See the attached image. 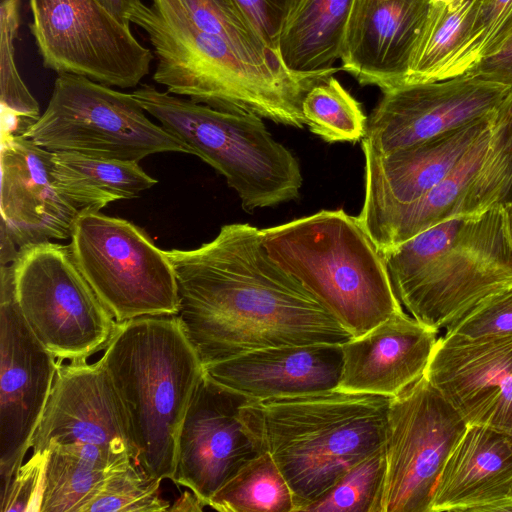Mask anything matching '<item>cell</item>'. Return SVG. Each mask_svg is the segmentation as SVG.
Listing matches in <instances>:
<instances>
[{
  "instance_id": "cell-1",
  "label": "cell",
  "mask_w": 512,
  "mask_h": 512,
  "mask_svg": "<svg viewBox=\"0 0 512 512\" xmlns=\"http://www.w3.org/2000/svg\"><path fill=\"white\" fill-rule=\"evenodd\" d=\"M166 254L177 280V316L203 366L264 348L353 338L272 260L257 227L227 224L198 248Z\"/></svg>"
},
{
  "instance_id": "cell-2",
  "label": "cell",
  "mask_w": 512,
  "mask_h": 512,
  "mask_svg": "<svg viewBox=\"0 0 512 512\" xmlns=\"http://www.w3.org/2000/svg\"><path fill=\"white\" fill-rule=\"evenodd\" d=\"M130 22L146 32L156 58L153 80L167 92L296 128L306 125L302 113L306 93L340 70L298 74L282 65L255 61L225 39L153 3L142 2Z\"/></svg>"
},
{
  "instance_id": "cell-3",
  "label": "cell",
  "mask_w": 512,
  "mask_h": 512,
  "mask_svg": "<svg viewBox=\"0 0 512 512\" xmlns=\"http://www.w3.org/2000/svg\"><path fill=\"white\" fill-rule=\"evenodd\" d=\"M101 361L127 414L134 463L171 480L179 430L204 374L179 317L118 322Z\"/></svg>"
},
{
  "instance_id": "cell-4",
  "label": "cell",
  "mask_w": 512,
  "mask_h": 512,
  "mask_svg": "<svg viewBox=\"0 0 512 512\" xmlns=\"http://www.w3.org/2000/svg\"><path fill=\"white\" fill-rule=\"evenodd\" d=\"M272 260L358 337L403 308L384 254L343 209L321 210L260 229Z\"/></svg>"
},
{
  "instance_id": "cell-5",
  "label": "cell",
  "mask_w": 512,
  "mask_h": 512,
  "mask_svg": "<svg viewBox=\"0 0 512 512\" xmlns=\"http://www.w3.org/2000/svg\"><path fill=\"white\" fill-rule=\"evenodd\" d=\"M391 399L335 389L260 401L266 448L290 486L294 512L384 446Z\"/></svg>"
},
{
  "instance_id": "cell-6",
  "label": "cell",
  "mask_w": 512,
  "mask_h": 512,
  "mask_svg": "<svg viewBox=\"0 0 512 512\" xmlns=\"http://www.w3.org/2000/svg\"><path fill=\"white\" fill-rule=\"evenodd\" d=\"M132 94L190 154L224 176L246 212L300 196V164L273 138L261 117L215 109L151 85Z\"/></svg>"
},
{
  "instance_id": "cell-7",
  "label": "cell",
  "mask_w": 512,
  "mask_h": 512,
  "mask_svg": "<svg viewBox=\"0 0 512 512\" xmlns=\"http://www.w3.org/2000/svg\"><path fill=\"white\" fill-rule=\"evenodd\" d=\"M146 113L132 93L60 73L46 109L23 136L51 152L123 161L139 162L163 152L190 154Z\"/></svg>"
},
{
  "instance_id": "cell-8",
  "label": "cell",
  "mask_w": 512,
  "mask_h": 512,
  "mask_svg": "<svg viewBox=\"0 0 512 512\" xmlns=\"http://www.w3.org/2000/svg\"><path fill=\"white\" fill-rule=\"evenodd\" d=\"M69 244L74 261L117 322L177 315L174 268L146 232L133 223L81 209Z\"/></svg>"
},
{
  "instance_id": "cell-9",
  "label": "cell",
  "mask_w": 512,
  "mask_h": 512,
  "mask_svg": "<svg viewBox=\"0 0 512 512\" xmlns=\"http://www.w3.org/2000/svg\"><path fill=\"white\" fill-rule=\"evenodd\" d=\"M11 264L20 312L57 360H86L107 347L118 322L82 275L69 245H29Z\"/></svg>"
},
{
  "instance_id": "cell-10",
  "label": "cell",
  "mask_w": 512,
  "mask_h": 512,
  "mask_svg": "<svg viewBox=\"0 0 512 512\" xmlns=\"http://www.w3.org/2000/svg\"><path fill=\"white\" fill-rule=\"evenodd\" d=\"M512 286V235L506 206L469 213L452 245L395 291L409 314L439 332Z\"/></svg>"
},
{
  "instance_id": "cell-11",
  "label": "cell",
  "mask_w": 512,
  "mask_h": 512,
  "mask_svg": "<svg viewBox=\"0 0 512 512\" xmlns=\"http://www.w3.org/2000/svg\"><path fill=\"white\" fill-rule=\"evenodd\" d=\"M29 25L44 67L107 86L136 87L153 53L98 0H29Z\"/></svg>"
},
{
  "instance_id": "cell-12",
  "label": "cell",
  "mask_w": 512,
  "mask_h": 512,
  "mask_svg": "<svg viewBox=\"0 0 512 512\" xmlns=\"http://www.w3.org/2000/svg\"><path fill=\"white\" fill-rule=\"evenodd\" d=\"M467 426L425 375L392 397L382 512H430L437 481Z\"/></svg>"
},
{
  "instance_id": "cell-13",
  "label": "cell",
  "mask_w": 512,
  "mask_h": 512,
  "mask_svg": "<svg viewBox=\"0 0 512 512\" xmlns=\"http://www.w3.org/2000/svg\"><path fill=\"white\" fill-rule=\"evenodd\" d=\"M266 451L260 401L217 383L204 371L179 430L171 480L208 506L226 482Z\"/></svg>"
},
{
  "instance_id": "cell-14",
  "label": "cell",
  "mask_w": 512,
  "mask_h": 512,
  "mask_svg": "<svg viewBox=\"0 0 512 512\" xmlns=\"http://www.w3.org/2000/svg\"><path fill=\"white\" fill-rule=\"evenodd\" d=\"M57 358L29 328L18 307L12 264L1 265V498L31 448L58 368Z\"/></svg>"
},
{
  "instance_id": "cell-15",
  "label": "cell",
  "mask_w": 512,
  "mask_h": 512,
  "mask_svg": "<svg viewBox=\"0 0 512 512\" xmlns=\"http://www.w3.org/2000/svg\"><path fill=\"white\" fill-rule=\"evenodd\" d=\"M511 83L475 73L383 91L368 120L362 150L386 155L493 113Z\"/></svg>"
},
{
  "instance_id": "cell-16",
  "label": "cell",
  "mask_w": 512,
  "mask_h": 512,
  "mask_svg": "<svg viewBox=\"0 0 512 512\" xmlns=\"http://www.w3.org/2000/svg\"><path fill=\"white\" fill-rule=\"evenodd\" d=\"M51 443L89 444L117 461H134L127 414L101 359L59 360L31 448L42 452Z\"/></svg>"
},
{
  "instance_id": "cell-17",
  "label": "cell",
  "mask_w": 512,
  "mask_h": 512,
  "mask_svg": "<svg viewBox=\"0 0 512 512\" xmlns=\"http://www.w3.org/2000/svg\"><path fill=\"white\" fill-rule=\"evenodd\" d=\"M425 376L468 424L512 433V334H444Z\"/></svg>"
},
{
  "instance_id": "cell-18",
  "label": "cell",
  "mask_w": 512,
  "mask_h": 512,
  "mask_svg": "<svg viewBox=\"0 0 512 512\" xmlns=\"http://www.w3.org/2000/svg\"><path fill=\"white\" fill-rule=\"evenodd\" d=\"M1 228L19 249L70 238L79 209L56 188L52 152L1 134Z\"/></svg>"
},
{
  "instance_id": "cell-19",
  "label": "cell",
  "mask_w": 512,
  "mask_h": 512,
  "mask_svg": "<svg viewBox=\"0 0 512 512\" xmlns=\"http://www.w3.org/2000/svg\"><path fill=\"white\" fill-rule=\"evenodd\" d=\"M491 114L386 155L363 150L365 194L358 218L367 232L439 183L489 127Z\"/></svg>"
},
{
  "instance_id": "cell-20",
  "label": "cell",
  "mask_w": 512,
  "mask_h": 512,
  "mask_svg": "<svg viewBox=\"0 0 512 512\" xmlns=\"http://www.w3.org/2000/svg\"><path fill=\"white\" fill-rule=\"evenodd\" d=\"M431 0H353L341 70L385 91L405 84Z\"/></svg>"
},
{
  "instance_id": "cell-21",
  "label": "cell",
  "mask_w": 512,
  "mask_h": 512,
  "mask_svg": "<svg viewBox=\"0 0 512 512\" xmlns=\"http://www.w3.org/2000/svg\"><path fill=\"white\" fill-rule=\"evenodd\" d=\"M342 344L315 343L254 350L204 366L217 383L257 401L335 390Z\"/></svg>"
},
{
  "instance_id": "cell-22",
  "label": "cell",
  "mask_w": 512,
  "mask_h": 512,
  "mask_svg": "<svg viewBox=\"0 0 512 512\" xmlns=\"http://www.w3.org/2000/svg\"><path fill=\"white\" fill-rule=\"evenodd\" d=\"M438 331L403 310L342 344L339 387L394 397L425 375Z\"/></svg>"
},
{
  "instance_id": "cell-23",
  "label": "cell",
  "mask_w": 512,
  "mask_h": 512,
  "mask_svg": "<svg viewBox=\"0 0 512 512\" xmlns=\"http://www.w3.org/2000/svg\"><path fill=\"white\" fill-rule=\"evenodd\" d=\"M512 512V433L468 424L435 486L430 512Z\"/></svg>"
},
{
  "instance_id": "cell-24",
  "label": "cell",
  "mask_w": 512,
  "mask_h": 512,
  "mask_svg": "<svg viewBox=\"0 0 512 512\" xmlns=\"http://www.w3.org/2000/svg\"><path fill=\"white\" fill-rule=\"evenodd\" d=\"M352 5L353 0H293L277 42L282 65L298 74L336 68Z\"/></svg>"
},
{
  "instance_id": "cell-25",
  "label": "cell",
  "mask_w": 512,
  "mask_h": 512,
  "mask_svg": "<svg viewBox=\"0 0 512 512\" xmlns=\"http://www.w3.org/2000/svg\"><path fill=\"white\" fill-rule=\"evenodd\" d=\"M489 136L490 125L439 183L418 199L393 211L368 231L382 253L462 213L464 196L483 161Z\"/></svg>"
},
{
  "instance_id": "cell-26",
  "label": "cell",
  "mask_w": 512,
  "mask_h": 512,
  "mask_svg": "<svg viewBox=\"0 0 512 512\" xmlns=\"http://www.w3.org/2000/svg\"><path fill=\"white\" fill-rule=\"evenodd\" d=\"M53 177L62 196L79 210L99 211L110 202L137 197L157 180L138 162L52 152Z\"/></svg>"
},
{
  "instance_id": "cell-27",
  "label": "cell",
  "mask_w": 512,
  "mask_h": 512,
  "mask_svg": "<svg viewBox=\"0 0 512 512\" xmlns=\"http://www.w3.org/2000/svg\"><path fill=\"white\" fill-rule=\"evenodd\" d=\"M46 450L48 459L40 512H79L116 468L132 461H117L89 444L51 443Z\"/></svg>"
},
{
  "instance_id": "cell-28",
  "label": "cell",
  "mask_w": 512,
  "mask_h": 512,
  "mask_svg": "<svg viewBox=\"0 0 512 512\" xmlns=\"http://www.w3.org/2000/svg\"><path fill=\"white\" fill-rule=\"evenodd\" d=\"M478 3L479 0H466L461 7L451 9L431 2L405 84L458 76V65L470 41Z\"/></svg>"
},
{
  "instance_id": "cell-29",
  "label": "cell",
  "mask_w": 512,
  "mask_h": 512,
  "mask_svg": "<svg viewBox=\"0 0 512 512\" xmlns=\"http://www.w3.org/2000/svg\"><path fill=\"white\" fill-rule=\"evenodd\" d=\"M208 506L222 512H294L290 486L268 451L226 482Z\"/></svg>"
},
{
  "instance_id": "cell-30",
  "label": "cell",
  "mask_w": 512,
  "mask_h": 512,
  "mask_svg": "<svg viewBox=\"0 0 512 512\" xmlns=\"http://www.w3.org/2000/svg\"><path fill=\"white\" fill-rule=\"evenodd\" d=\"M512 200V89L491 114L489 143L464 196L462 213Z\"/></svg>"
},
{
  "instance_id": "cell-31",
  "label": "cell",
  "mask_w": 512,
  "mask_h": 512,
  "mask_svg": "<svg viewBox=\"0 0 512 512\" xmlns=\"http://www.w3.org/2000/svg\"><path fill=\"white\" fill-rule=\"evenodd\" d=\"M152 3L183 16L205 32L225 39L255 61L282 65L278 54L264 42L234 0H152Z\"/></svg>"
},
{
  "instance_id": "cell-32",
  "label": "cell",
  "mask_w": 512,
  "mask_h": 512,
  "mask_svg": "<svg viewBox=\"0 0 512 512\" xmlns=\"http://www.w3.org/2000/svg\"><path fill=\"white\" fill-rule=\"evenodd\" d=\"M302 113L310 131L326 142L361 141L366 133L361 104L333 75L306 93Z\"/></svg>"
},
{
  "instance_id": "cell-33",
  "label": "cell",
  "mask_w": 512,
  "mask_h": 512,
  "mask_svg": "<svg viewBox=\"0 0 512 512\" xmlns=\"http://www.w3.org/2000/svg\"><path fill=\"white\" fill-rule=\"evenodd\" d=\"M18 0H2L0 7V101L2 128L23 134L39 116V105L22 80L15 61Z\"/></svg>"
},
{
  "instance_id": "cell-34",
  "label": "cell",
  "mask_w": 512,
  "mask_h": 512,
  "mask_svg": "<svg viewBox=\"0 0 512 512\" xmlns=\"http://www.w3.org/2000/svg\"><path fill=\"white\" fill-rule=\"evenodd\" d=\"M386 476L385 447L351 467L305 512H382Z\"/></svg>"
},
{
  "instance_id": "cell-35",
  "label": "cell",
  "mask_w": 512,
  "mask_h": 512,
  "mask_svg": "<svg viewBox=\"0 0 512 512\" xmlns=\"http://www.w3.org/2000/svg\"><path fill=\"white\" fill-rule=\"evenodd\" d=\"M162 480L129 461L116 468L85 501L79 512H165Z\"/></svg>"
},
{
  "instance_id": "cell-36",
  "label": "cell",
  "mask_w": 512,
  "mask_h": 512,
  "mask_svg": "<svg viewBox=\"0 0 512 512\" xmlns=\"http://www.w3.org/2000/svg\"><path fill=\"white\" fill-rule=\"evenodd\" d=\"M466 217L455 214L383 253L394 292L450 248Z\"/></svg>"
},
{
  "instance_id": "cell-37",
  "label": "cell",
  "mask_w": 512,
  "mask_h": 512,
  "mask_svg": "<svg viewBox=\"0 0 512 512\" xmlns=\"http://www.w3.org/2000/svg\"><path fill=\"white\" fill-rule=\"evenodd\" d=\"M445 330L446 335L469 339L512 334V286L487 298Z\"/></svg>"
},
{
  "instance_id": "cell-38",
  "label": "cell",
  "mask_w": 512,
  "mask_h": 512,
  "mask_svg": "<svg viewBox=\"0 0 512 512\" xmlns=\"http://www.w3.org/2000/svg\"><path fill=\"white\" fill-rule=\"evenodd\" d=\"M47 459L48 450L33 452L20 466L1 498V512H40Z\"/></svg>"
},
{
  "instance_id": "cell-39",
  "label": "cell",
  "mask_w": 512,
  "mask_h": 512,
  "mask_svg": "<svg viewBox=\"0 0 512 512\" xmlns=\"http://www.w3.org/2000/svg\"><path fill=\"white\" fill-rule=\"evenodd\" d=\"M512 10V0H479L470 41L457 74L469 73L480 61L487 43Z\"/></svg>"
},
{
  "instance_id": "cell-40",
  "label": "cell",
  "mask_w": 512,
  "mask_h": 512,
  "mask_svg": "<svg viewBox=\"0 0 512 512\" xmlns=\"http://www.w3.org/2000/svg\"><path fill=\"white\" fill-rule=\"evenodd\" d=\"M234 1L247 15L264 42L277 53L278 37L293 0Z\"/></svg>"
},
{
  "instance_id": "cell-41",
  "label": "cell",
  "mask_w": 512,
  "mask_h": 512,
  "mask_svg": "<svg viewBox=\"0 0 512 512\" xmlns=\"http://www.w3.org/2000/svg\"><path fill=\"white\" fill-rule=\"evenodd\" d=\"M469 73L512 84V46L483 58Z\"/></svg>"
},
{
  "instance_id": "cell-42",
  "label": "cell",
  "mask_w": 512,
  "mask_h": 512,
  "mask_svg": "<svg viewBox=\"0 0 512 512\" xmlns=\"http://www.w3.org/2000/svg\"><path fill=\"white\" fill-rule=\"evenodd\" d=\"M512 46V10L484 48L480 61ZM479 61V62H480Z\"/></svg>"
},
{
  "instance_id": "cell-43",
  "label": "cell",
  "mask_w": 512,
  "mask_h": 512,
  "mask_svg": "<svg viewBox=\"0 0 512 512\" xmlns=\"http://www.w3.org/2000/svg\"><path fill=\"white\" fill-rule=\"evenodd\" d=\"M119 22L130 27V17L141 0H98Z\"/></svg>"
},
{
  "instance_id": "cell-44",
  "label": "cell",
  "mask_w": 512,
  "mask_h": 512,
  "mask_svg": "<svg viewBox=\"0 0 512 512\" xmlns=\"http://www.w3.org/2000/svg\"><path fill=\"white\" fill-rule=\"evenodd\" d=\"M207 506L193 491H185L168 511L176 512H199Z\"/></svg>"
},
{
  "instance_id": "cell-45",
  "label": "cell",
  "mask_w": 512,
  "mask_h": 512,
  "mask_svg": "<svg viewBox=\"0 0 512 512\" xmlns=\"http://www.w3.org/2000/svg\"><path fill=\"white\" fill-rule=\"evenodd\" d=\"M466 0H431V2L443 5L451 9H457L461 7Z\"/></svg>"
},
{
  "instance_id": "cell-46",
  "label": "cell",
  "mask_w": 512,
  "mask_h": 512,
  "mask_svg": "<svg viewBox=\"0 0 512 512\" xmlns=\"http://www.w3.org/2000/svg\"><path fill=\"white\" fill-rule=\"evenodd\" d=\"M505 206H506V210H507V214H508V219H509V224H510V230H511V235H512V200L504 203Z\"/></svg>"
}]
</instances>
